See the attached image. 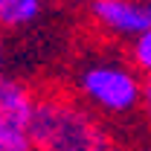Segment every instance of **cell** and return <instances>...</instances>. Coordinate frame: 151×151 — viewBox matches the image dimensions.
<instances>
[{
  "instance_id": "4",
  "label": "cell",
  "mask_w": 151,
  "mask_h": 151,
  "mask_svg": "<svg viewBox=\"0 0 151 151\" xmlns=\"http://www.w3.org/2000/svg\"><path fill=\"white\" fill-rule=\"evenodd\" d=\"M38 90L23 78L0 73V128L29 131L32 113H35Z\"/></svg>"
},
{
  "instance_id": "1",
  "label": "cell",
  "mask_w": 151,
  "mask_h": 151,
  "mask_svg": "<svg viewBox=\"0 0 151 151\" xmlns=\"http://www.w3.org/2000/svg\"><path fill=\"white\" fill-rule=\"evenodd\" d=\"M32 151H113L108 122L81 105L70 87H41L29 125Z\"/></svg>"
},
{
  "instance_id": "3",
  "label": "cell",
  "mask_w": 151,
  "mask_h": 151,
  "mask_svg": "<svg viewBox=\"0 0 151 151\" xmlns=\"http://www.w3.org/2000/svg\"><path fill=\"white\" fill-rule=\"evenodd\" d=\"M87 18L105 38L125 44L151 29V12L142 0H87Z\"/></svg>"
},
{
  "instance_id": "8",
  "label": "cell",
  "mask_w": 151,
  "mask_h": 151,
  "mask_svg": "<svg viewBox=\"0 0 151 151\" xmlns=\"http://www.w3.org/2000/svg\"><path fill=\"white\" fill-rule=\"evenodd\" d=\"M139 116H142L145 128L151 131V78H145V84H142V102H139Z\"/></svg>"
},
{
  "instance_id": "5",
  "label": "cell",
  "mask_w": 151,
  "mask_h": 151,
  "mask_svg": "<svg viewBox=\"0 0 151 151\" xmlns=\"http://www.w3.org/2000/svg\"><path fill=\"white\" fill-rule=\"evenodd\" d=\"M47 0H0V32H20L44 18Z\"/></svg>"
},
{
  "instance_id": "2",
  "label": "cell",
  "mask_w": 151,
  "mask_h": 151,
  "mask_svg": "<svg viewBox=\"0 0 151 151\" xmlns=\"http://www.w3.org/2000/svg\"><path fill=\"white\" fill-rule=\"evenodd\" d=\"M142 84L145 78L131 67V61L96 55L76 67L70 93L102 119H125L139 113Z\"/></svg>"
},
{
  "instance_id": "6",
  "label": "cell",
  "mask_w": 151,
  "mask_h": 151,
  "mask_svg": "<svg viewBox=\"0 0 151 151\" xmlns=\"http://www.w3.org/2000/svg\"><path fill=\"white\" fill-rule=\"evenodd\" d=\"M128 61L142 78H151V29L128 44Z\"/></svg>"
},
{
  "instance_id": "12",
  "label": "cell",
  "mask_w": 151,
  "mask_h": 151,
  "mask_svg": "<svg viewBox=\"0 0 151 151\" xmlns=\"http://www.w3.org/2000/svg\"><path fill=\"white\" fill-rule=\"evenodd\" d=\"M113 151H128V148H119V145H116V148H113Z\"/></svg>"
},
{
  "instance_id": "11",
  "label": "cell",
  "mask_w": 151,
  "mask_h": 151,
  "mask_svg": "<svg viewBox=\"0 0 151 151\" xmlns=\"http://www.w3.org/2000/svg\"><path fill=\"white\" fill-rule=\"evenodd\" d=\"M142 3H145V6H148V12H151V0H142Z\"/></svg>"
},
{
  "instance_id": "10",
  "label": "cell",
  "mask_w": 151,
  "mask_h": 151,
  "mask_svg": "<svg viewBox=\"0 0 151 151\" xmlns=\"http://www.w3.org/2000/svg\"><path fill=\"white\" fill-rule=\"evenodd\" d=\"M139 151H151V142H145V145H142V148H139Z\"/></svg>"
},
{
  "instance_id": "9",
  "label": "cell",
  "mask_w": 151,
  "mask_h": 151,
  "mask_svg": "<svg viewBox=\"0 0 151 151\" xmlns=\"http://www.w3.org/2000/svg\"><path fill=\"white\" fill-rule=\"evenodd\" d=\"M3 61H6V50H3V41H0V73H3Z\"/></svg>"
},
{
  "instance_id": "7",
  "label": "cell",
  "mask_w": 151,
  "mask_h": 151,
  "mask_svg": "<svg viewBox=\"0 0 151 151\" xmlns=\"http://www.w3.org/2000/svg\"><path fill=\"white\" fill-rule=\"evenodd\" d=\"M0 151H32V139H29V131L0 128Z\"/></svg>"
}]
</instances>
